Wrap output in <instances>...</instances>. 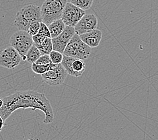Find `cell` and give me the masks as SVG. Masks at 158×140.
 <instances>
[{"label": "cell", "instance_id": "6da1fadb", "mask_svg": "<svg viewBox=\"0 0 158 140\" xmlns=\"http://www.w3.org/2000/svg\"><path fill=\"white\" fill-rule=\"evenodd\" d=\"M3 105L0 108V115L5 121L15 111L26 108L40 110L44 113V124H49L54 119L52 107L44 93L32 90L20 91L3 98Z\"/></svg>", "mask_w": 158, "mask_h": 140}, {"label": "cell", "instance_id": "7a4b0ae2", "mask_svg": "<svg viewBox=\"0 0 158 140\" xmlns=\"http://www.w3.org/2000/svg\"><path fill=\"white\" fill-rule=\"evenodd\" d=\"M43 22L41 9L38 6L30 4L24 6L16 14L14 26L22 31H28L29 26L34 22Z\"/></svg>", "mask_w": 158, "mask_h": 140}, {"label": "cell", "instance_id": "3957f363", "mask_svg": "<svg viewBox=\"0 0 158 140\" xmlns=\"http://www.w3.org/2000/svg\"><path fill=\"white\" fill-rule=\"evenodd\" d=\"M67 0H45L41 9L42 20L47 25L61 19Z\"/></svg>", "mask_w": 158, "mask_h": 140}, {"label": "cell", "instance_id": "277c9868", "mask_svg": "<svg viewBox=\"0 0 158 140\" xmlns=\"http://www.w3.org/2000/svg\"><path fill=\"white\" fill-rule=\"evenodd\" d=\"M92 48L83 42L80 35L75 34L63 52V55L75 59L85 60L88 59Z\"/></svg>", "mask_w": 158, "mask_h": 140}, {"label": "cell", "instance_id": "5b68a950", "mask_svg": "<svg viewBox=\"0 0 158 140\" xmlns=\"http://www.w3.org/2000/svg\"><path fill=\"white\" fill-rule=\"evenodd\" d=\"M10 43L19 53L22 61H26V53L34 45L32 36L28 32L22 31L15 32L10 37Z\"/></svg>", "mask_w": 158, "mask_h": 140}, {"label": "cell", "instance_id": "8992f818", "mask_svg": "<svg viewBox=\"0 0 158 140\" xmlns=\"http://www.w3.org/2000/svg\"><path fill=\"white\" fill-rule=\"evenodd\" d=\"M85 14V10L75 6L72 3L67 2L63 10L61 20L66 26L75 27Z\"/></svg>", "mask_w": 158, "mask_h": 140}, {"label": "cell", "instance_id": "52a82bcc", "mask_svg": "<svg viewBox=\"0 0 158 140\" xmlns=\"http://www.w3.org/2000/svg\"><path fill=\"white\" fill-rule=\"evenodd\" d=\"M67 75L66 70L64 69L61 63H59L57 64L53 69L41 75V77L47 84L51 86H58L65 82Z\"/></svg>", "mask_w": 158, "mask_h": 140}, {"label": "cell", "instance_id": "ba28073f", "mask_svg": "<svg viewBox=\"0 0 158 140\" xmlns=\"http://www.w3.org/2000/svg\"><path fill=\"white\" fill-rule=\"evenodd\" d=\"M22 57L16 49L10 46L0 53V66L12 70L20 63Z\"/></svg>", "mask_w": 158, "mask_h": 140}, {"label": "cell", "instance_id": "9c48e42d", "mask_svg": "<svg viewBox=\"0 0 158 140\" xmlns=\"http://www.w3.org/2000/svg\"><path fill=\"white\" fill-rule=\"evenodd\" d=\"M61 65L71 76L78 78L81 76L85 70V63L84 60L75 59L63 55Z\"/></svg>", "mask_w": 158, "mask_h": 140}, {"label": "cell", "instance_id": "30bf717a", "mask_svg": "<svg viewBox=\"0 0 158 140\" xmlns=\"http://www.w3.org/2000/svg\"><path fill=\"white\" fill-rule=\"evenodd\" d=\"M75 34H76V31H75L74 27L66 26L61 34H60L58 36L52 39L53 50L59 51L63 54L67 45H68Z\"/></svg>", "mask_w": 158, "mask_h": 140}, {"label": "cell", "instance_id": "8fae6325", "mask_svg": "<svg viewBox=\"0 0 158 140\" xmlns=\"http://www.w3.org/2000/svg\"><path fill=\"white\" fill-rule=\"evenodd\" d=\"M98 19L94 14H85L75 26L76 34L78 35L88 32L98 28Z\"/></svg>", "mask_w": 158, "mask_h": 140}, {"label": "cell", "instance_id": "7c38bea8", "mask_svg": "<svg viewBox=\"0 0 158 140\" xmlns=\"http://www.w3.org/2000/svg\"><path fill=\"white\" fill-rule=\"evenodd\" d=\"M83 42L89 46L90 48H96L99 45L102 38V32L98 28L80 35Z\"/></svg>", "mask_w": 158, "mask_h": 140}, {"label": "cell", "instance_id": "4fadbf2b", "mask_svg": "<svg viewBox=\"0 0 158 140\" xmlns=\"http://www.w3.org/2000/svg\"><path fill=\"white\" fill-rule=\"evenodd\" d=\"M65 26L66 25L61 20V18L51 22L50 24H48V27L51 33V39L57 37L60 34H61V32L64 31V29H65Z\"/></svg>", "mask_w": 158, "mask_h": 140}, {"label": "cell", "instance_id": "5bb4252c", "mask_svg": "<svg viewBox=\"0 0 158 140\" xmlns=\"http://www.w3.org/2000/svg\"><path fill=\"white\" fill-rule=\"evenodd\" d=\"M35 45L39 49L41 55H49L50 53L53 50L51 38H47L41 44Z\"/></svg>", "mask_w": 158, "mask_h": 140}, {"label": "cell", "instance_id": "9a60e30c", "mask_svg": "<svg viewBox=\"0 0 158 140\" xmlns=\"http://www.w3.org/2000/svg\"><path fill=\"white\" fill-rule=\"evenodd\" d=\"M41 55H41L39 49L35 45H33L26 53V61H27L30 63H36Z\"/></svg>", "mask_w": 158, "mask_h": 140}, {"label": "cell", "instance_id": "2e32d148", "mask_svg": "<svg viewBox=\"0 0 158 140\" xmlns=\"http://www.w3.org/2000/svg\"><path fill=\"white\" fill-rule=\"evenodd\" d=\"M57 64L54 63H49V64H46V65H39V64H36L35 63H32L31 69L34 73L39 75H42L44 73L47 72L48 71H49L56 66Z\"/></svg>", "mask_w": 158, "mask_h": 140}, {"label": "cell", "instance_id": "e0dca14e", "mask_svg": "<svg viewBox=\"0 0 158 140\" xmlns=\"http://www.w3.org/2000/svg\"><path fill=\"white\" fill-rule=\"evenodd\" d=\"M70 2L80 8L86 11L92 6L94 0H70Z\"/></svg>", "mask_w": 158, "mask_h": 140}, {"label": "cell", "instance_id": "ac0fdd59", "mask_svg": "<svg viewBox=\"0 0 158 140\" xmlns=\"http://www.w3.org/2000/svg\"><path fill=\"white\" fill-rule=\"evenodd\" d=\"M51 62L54 64L61 63L63 59V54L59 51L52 50L49 53Z\"/></svg>", "mask_w": 158, "mask_h": 140}, {"label": "cell", "instance_id": "d6986e66", "mask_svg": "<svg viewBox=\"0 0 158 140\" xmlns=\"http://www.w3.org/2000/svg\"><path fill=\"white\" fill-rule=\"evenodd\" d=\"M40 22H34L32 23L29 26V28L28 30V32L29 35H31L32 36L38 34L39 31L40 29Z\"/></svg>", "mask_w": 158, "mask_h": 140}, {"label": "cell", "instance_id": "ffe728a7", "mask_svg": "<svg viewBox=\"0 0 158 140\" xmlns=\"http://www.w3.org/2000/svg\"><path fill=\"white\" fill-rule=\"evenodd\" d=\"M39 34H40V35H44L47 38H51V33L49 31V29H48V25H47L45 23H44L43 22H40V29L39 31Z\"/></svg>", "mask_w": 158, "mask_h": 140}, {"label": "cell", "instance_id": "44dd1931", "mask_svg": "<svg viewBox=\"0 0 158 140\" xmlns=\"http://www.w3.org/2000/svg\"><path fill=\"white\" fill-rule=\"evenodd\" d=\"M51 63L49 55H42L35 63L39 64V65H46V64H49Z\"/></svg>", "mask_w": 158, "mask_h": 140}, {"label": "cell", "instance_id": "7402d4cb", "mask_svg": "<svg viewBox=\"0 0 158 140\" xmlns=\"http://www.w3.org/2000/svg\"><path fill=\"white\" fill-rule=\"evenodd\" d=\"M32 38L34 45H39V44L42 43L47 37L38 33V34H36V35L32 36Z\"/></svg>", "mask_w": 158, "mask_h": 140}, {"label": "cell", "instance_id": "603a6c76", "mask_svg": "<svg viewBox=\"0 0 158 140\" xmlns=\"http://www.w3.org/2000/svg\"><path fill=\"white\" fill-rule=\"evenodd\" d=\"M4 122H5V121L3 120L2 117L0 115V131L3 129V127H4Z\"/></svg>", "mask_w": 158, "mask_h": 140}, {"label": "cell", "instance_id": "cb8c5ba5", "mask_svg": "<svg viewBox=\"0 0 158 140\" xmlns=\"http://www.w3.org/2000/svg\"><path fill=\"white\" fill-rule=\"evenodd\" d=\"M3 105V98H0V108H2Z\"/></svg>", "mask_w": 158, "mask_h": 140}]
</instances>
